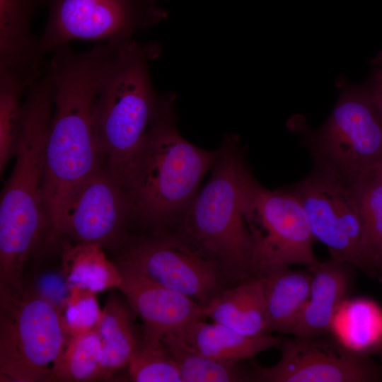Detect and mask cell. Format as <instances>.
<instances>
[{
    "mask_svg": "<svg viewBox=\"0 0 382 382\" xmlns=\"http://www.w3.org/2000/svg\"><path fill=\"white\" fill-rule=\"evenodd\" d=\"M112 42L78 52L69 45L53 51L47 67L53 83V110L45 152L44 204L47 241L54 243L65 210L81 185L104 166L96 131V96Z\"/></svg>",
    "mask_w": 382,
    "mask_h": 382,
    "instance_id": "cell-1",
    "label": "cell"
},
{
    "mask_svg": "<svg viewBox=\"0 0 382 382\" xmlns=\"http://www.w3.org/2000/svg\"><path fill=\"white\" fill-rule=\"evenodd\" d=\"M53 110L47 67L30 83L23 102L16 163L0 200V289L24 281L23 268L44 232L45 152Z\"/></svg>",
    "mask_w": 382,
    "mask_h": 382,
    "instance_id": "cell-2",
    "label": "cell"
},
{
    "mask_svg": "<svg viewBox=\"0 0 382 382\" xmlns=\"http://www.w3.org/2000/svg\"><path fill=\"white\" fill-rule=\"evenodd\" d=\"M171 96L154 122L127 172L133 223L151 230L173 227L210 171L217 149L206 150L178 131Z\"/></svg>",
    "mask_w": 382,
    "mask_h": 382,
    "instance_id": "cell-3",
    "label": "cell"
},
{
    "mask_svg": "<svg viewBox=\"0 0 382 382\" xmlns=\"http://www.w3.org/2000/svg\"><path fill=\"white\" fill-rule=\"evenodd\" d=\"M205 185L172 227L216 260L228 281L256 277L255 241L248 221L253 176L239 139L227 136Z\"/></svg>",
    "mask_w": 382,
    "mask_h": 382,
    "instance_id": "cell-4",
    "label": "cell"
},
{
    "mask_svg": "<svg viewBox=\"0 0 382 382\" xmlns=\"http://www.w3.org/2000/svg\"><path fill=\"white\" fill-rule=\"evenodd\" d=\"M161 47L134 38L117 42L99 78L96 125L105 168L124 187L130 163L171 93L158 96L148 64Z\"/></svg>",
    "mask_w": 382,
    "mask_h": 382,
    "instance_id": "cell-5",
    "label": "cell"
},
{
    "mask_svg": "<svg viewBox=\"0 0 382 382\" xmlns=\"http://www.w3.org/2000/svg\"><path fill=\"white\" fill-rule=\"evenodd\" d=\"M67 336L57 308L25 282L0 291V381H50Z\"/></svg>",
    "mask_w": 382,
    "mask_h": 382,
    "instance_id": "cell-6",
    "label": "cell"
},
{
    "mask_svg": "<svg viewBox=\"0 0 382 382\" xmlns=\"http://www.w3.org/2000/svg\"><path fill=\"white\" fill-rule=\"evenodd\" d=\"M115 264L180 292L204 308L228 281L219 264L176 229L128 238Z\"/></svg>",
    "mask_w": 382,
    "mask_h": 382,
    "instance_id": "cell-7",
    "label": "cell"
},
{
    "mask_svg": "<svg viewBox=\"0 0 382 382\" xmlns=\"http://www.w3.org/2000/svg\"><path fill=\"white\" fill-rule=\"evenodd\" d=\"M315 162L352 182L382 163V121L366 84L345 87L319 128L307 133Z\"/></svg>",
    "mask_w": 382,
    "mask_h": 382,
    "instance_id": "cell-8",
    "label": "cell"
},
{
    "mask_svg": "<svg viewBox=\"0 0 382 382\" xmlns=\"http://www.w3.org/2000/svg\"><path fill=\"white\" fill-rule=\"evenodd\" d=\"M248 209L256 277L294 265L308 269L318 262L307 214L287 187L270 190L253 177L249 185Z\"/></svg>",
    "mask_w": 382,
    "mask_h": 382,
    "instance_id": "cell-9",
    "label": "cell"
},
{
    "mask_svg": "<svg viewBox=\"0 0 382 382\" xmlns=\"http://www.w3.org/2000/svg\"><path fill=\"white\" fill-rule=\"evenodd\" d=\"M160 0H46L48 18L40 53L76 40L125 42L166 17Z\"/></svg>",
    "mask_w": 382,
    "mask_h": 382,
    "instance_id": "cell-10",
    "label": "cell"
},
{
    "mask_svg": "<svg viewBox=\"0 0 382 382\" xmlns=\"http://www.w3.org/2000/svg\"><path fill=\"white\" fill-rule=\"evenodd\" d=\"M287 187L301 203L315 239L327 246L330 257L364 270L361 224L352 182L313 161L310 173Z\"/></svg>",
    "mask_w": 382,
    "mask_h": 382,
    "instance_id": "cell-11",
    "label": "cell"
},
{
    "mask_svg": "<svg viewBox=\"0 0 382 382\" xmlns=\"http://www.w3.org/2000/svg\"><path fill=\"white\" fill-rule=\"evenodd\" d=\"M282 339L281 356L272 366L252 364L253 381L370 382L380 379L378 369L362 353L353 351L336 337Z\"/></svg>",
    "mask_w": 382,
    "mask_h": 382,
    "instance_id": "cell-12",
    "label": "cell"
},
{
    "mask_svg": "<svg viewBox=\"0 0 382 382\" xmlns=\"http://www.w3.org/2000/svg\"><path fill=\"white\" fill-rule=\"evenodd\" d=\"M133 224L129 195L105 166L92 174L69 202L57 241L66 236L76 243L119 248Z\"/></svg>",
    "mask_w": 382,
    "mask_h": 382,
    "instance_id": "cell-13",
    "label": "cell"
},
{
    "mask_svg": "<svg viewBox=\"0 0 382 382\" xmlns=\"http://www.w3.org/2000/svg\"><path fill=\"white\" fill-rule=\"evenodd\" d=\"M117 267L122 275L118 289L142 320L144 336L162 339L204 318V308L190 297L128 269Z\"/></svg>",
    "mask_w": 382,
    "mask_h": 382,
    "instance_id": "cell-14",
    "label": "cell"
},
{
    "mask_svg": "<svg viewBox=\"0 0 382 382\" xmlns=\"http://www.w3.org/2000/svg\"><path fill=\"white\" fill-rule=\"evenodd\" d=\"M46 0H0V69L21 78L29 86L42 74L44 59L40 37L31 21Z\"/></svg>",
    "mask_w": 382,
    "mask_h": 382,
    "instance_id": "cell-15",
    "label": "cell"
},
{
    "mask_svg": "<svg viewBox=\"0 0 382 382\" xmlns=\"http://www.w3.org/2000/svg\"><path fill=\"white\" fill-rule=\"evenodd\" d=\"M347 265L336 258L311 268L309 297L291 335L313 338L331 332L335 316L346 301L350 285Z\"/></svg>",
    "mask_w": 382,
    "mask_h": 382,
    "instance_id": "cell-16",
    "label": "cell"
},
{
    "mask_svg": "<svg viewBox=\"0 0 382 382\" xmlns=\"http://www.w3.org/2000/svg\"><path fill=\"white\" fill-rule=\"evenodd\" d=\"M195 351L211 359L240 363L270 348L279 346L282 338L267 333L247 336L228 327L196 320L174 334Z\"/></svg>",
    "mask_w": 382,
    "mask_h": 382,
    "instance_id": "cell-17",
    "label": "cell"
},
{
    "mask_svg": "<svg viewBox=\"0 0 382 382\" xmlns=\"http://www.w3.org/2000/svg\"><path fill=\"white\" fill-rule=\"evenodd\" d=\"M204 315L244 335L269 333L261 278L255 277L224 289L204 308Z\"/></svg>",
    "mask_w": 382,
    "mask_h": 382,
    "instance_id": "cell-18",
    "label": "cell"
},
{
    "mask_svg": "<svg viewBox=\"0 0 382 382\" xmlns=\"http://www.w3.org/2000/svg\"><path fill=\"white\" fill-rule=\"evenodd\" d=\"M259 277L265 295L267 332L291 334L309 297L310 270L284 267Z\"/></svg>",
    "mask_w": 382,
    "mask_h": 382,
    "instance_id": "cell-19",
    "label": "cell"
},
{
    "mask_svg": "<svg viewBox=\"0 0 382 382\" xmlns=\"http://www.w3.org/2000/svg\"><path fill=\"white\" fill-rule=\"evenodd\" d=\"M134 315L128 302L126 303L116 297H110L102 310L96 330L102 342L106 378L127 366L140 340Z\"/></svg>",
    "mask_w": 382,
    "mask_h": 382,
    "instance_id": "cell-20",
    "label": "cell"
},
{
    "mask_svg": "<svg viewBox=\"0 0 382 382\" xmlns=\"http://www.w3.org/2000/svg\"><path fill=\"white\" fill-rule=\"evenodd\" d=\"M103 249L92 244H63V267L69 288L95 293L109 288L118 289L121 273L116 264L106 257Z\"/></svg>",
    "mask_w": 382,
    "mask_h": 382,
    "instance_id": "cell-21",
    "label": "cell"
},
{
    "mask_svg": "<svg viewBox=\"0 0 382 382\" xmlns=\"http://www.w3.org/2000/svg\"><path fill=\"white\" fill-rule=\"evenodd\" d=\"M361 224L364 272L376 277L382 254V178L376 168L352 181Z\"/></svg>",
    "mask_w": 382,
    "mask_h": 382,
    "instance_id": "cell-22",
    "label": "cell"
},
{
    "mask_svg": "<svg viewBox=\"0 0 382 382\" xmlns=\"http://www.w3.org/2000/svg\"><path fill=\"white\" fill-rule=\"evenodd\" d=\"M105 378L103 349L96 329L69 336L54 364L50 381L87 382Z\"/></svg>",
    "mask_w": 382,
    "mask_h": 382,
    "instance_id": "cell-23",
    "label": "cell"
},
{
    "mask_svg": "<svg viewBox=\"0 0 382 382\" xmlns=\"http://www.w3.org/2000/svg\"><path fill=\"white\" fill-rule=\"evenodd\" d=\"M161 340L179 370L182 382L253 381L251 369H243L239 363L222 362L207 357L174 334Z\"/></svg>",
    "mask_w": 382,
    "mask_h": 382,
    "instance_id": "cell-24",
    "label": "cell"
},
{
    "mask_svg": "<svg viewBox=\"0 0 382 382\" xmlns=\"http://www.w3.org/2000/svg\"><path fill=\"white\" fill-rule=\"evenodd\" d=\"M378 312L365 299L345 301L337 311L331 332L347 348L362 353L379 335Z\"/></svg>",
    "mask_w": 382,
    "mask_h": 382,
    "instance_id": "cell-25",
    "label": "cell"
},
{
    "mask_svg": "<svg viewBox=\"0 0 382 382\" xmlns=\"http://www.w3.org/2000/svg\"><path fill=\"white\" fill-rule=\"evenodd\" d=\"M28 86L16 74L0 69V171L16 156L22 115V96Z\"/></svg>",
    "mask_w": 382,
    "mask_h": 382,
    "instance_id": "cell-26",
    "label": "cell"
},
{
    "mask_svg": "<svg viewBox=\"0 0 382 382\" xmlns=\"http://www.w3.org/2000/svg\"><path fill=\"white\" fill-rule=\"evenodd\" d=\"M136 382H182L179 370L161 339L141 336L127 364Z\"/></svg>",
    "mask_w": 382,
    "mask_h": 382,
    "instance_id": "cell-27",
    "label": "cell"
},
{
    "mask_svg": "<svg viewBox=\"0 0 382 382\" xmlns=\"http://www.w3.org/2000/svg\"><path fill=\"white\" fill-rule=\"evenodd\" d=\"M69 289L71 295L66 299V311L63 316L69 335L96 330L102 311L98 305L95 292L75 287Z\"/></svg>",
    "mask_w": 382,
    "mask_h": 382,
    "instance_id": "cell-28",
    "label": "cell"
},
{
    "mask_svg": "<svg viewBox=\"0 0 382 382\" xmlns=\"http://www.w3.org/2000/svg\"><path fill=\"white\" fill-rule=\"evenodd\" d=\"M382 121V70L376 69L367 83Z\"/></svg>",
    "mask_w": 382,
    "mask_h": 382,
    "instance_id": "cell-29",
    "label": "cell"
},
{
    "mask_svg": "<svg viewBox=\"0 0 382 382\" xmlns=\"http://www.w3.org/2000/svg\"><path fill=\"white\" fill-rule=\"evenodd\" d=\"M376 277H377L381 282H382V254L376 267Z\"/></svg>",
    "mask_w": 382,
    "mask_h": 382,
    "instance_id": "cell-30",
    "label": "cell"
},
{
    "mask_svg": "<svg viewBox=\"0 0 382 382\" xmlns=\"http://www.w3.org/2000/svg\"><path fill=\"white\" fill-rule=\"evenodd\" d=\"M372 64L377 69H382V52L378 54L372 60Z\"/></svg>",
    "mask_w": 382,
    "mask_h": 382,
    "instance_id": "cell-31",
    "label": "cell"
},
{
    "mask_svg": "<svg viewBox=\"0 0 382 382\" xmlns=\"http://www.w3.org/2000/svg\"><path fill=\"white\" fill-rule=\"evenodd\" d=\"M376 168L377 171L378 172L379 175H381V177L382 178V163Z\"/></svg>",
    "mask_w": 382,
    "mask_h": 382,
    "instance_id": "cell-32",
    "label": "cell"
},
{
    "mask_svg": "<svg viewBox=\"0 0 382 382\" xmlns=\"http://www.w3.org/2000/svg\"><path fill=\"white\" fill-rule=\"evenodd\" d=\"M376 69H377V68H376ZM381 69V70H382V69Z\"/></svg>",
    "mask_w": 382,
    "mask_h": 382,
    "instance_id": "cell-33",
    "label": "cell"
},
{
    "mask_svg": "<svg viewBox=\"0 0 382 382\" xmlns=\"http://www.w3.org/2000/svg\"></svg>",
    "mask_w": 382,
    "mask_h": 382,
    "instance_id": "cell-34",
    "label": "cell"
}]
</instances>
